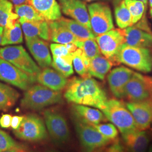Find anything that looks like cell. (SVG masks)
<instances>
[{
  "label": "cell",
  "mask_w": 152,
  "mask_h": 152,
  "mask_svg": "<svg viewBox=\"0 0 152 152\" xmlns=\"http://www.w3.org/2000/svg\"><path fill=\"white\" fill-rule=\"evenodd\" d=\"M25 38L28 49L38 65L43 69L51 66L52 59L46 41L37 37Z\"/></svg>",
  "instance_id": "16"
},
{
  "label": "cell",
  "mask_w": 152,
  "mask_h": 152,
  "mask_svg": "<svg viewBox=\"0 0 152 152\" xmlns=\"http://www.w3.org/2000/svg\"><path fill=\"white\" fill-rule=\"evenodd\" d=\"M13 5L8 0H0V26L2 27H14L19 20V16L12 11Z\"/></svg>",
  "instance_id": "26"
},
{
  "label": "cell",
  "mask_w": 152,
  "mask_h": 152,
  "mask_svg": "<svg viewBox=\"0 0 152 152\" xmlns=\"http://www.w3.org/2000/svg\"><path fill=\"white\" fill-rule=\"evenodd\" d=\"M130 12L132 26L139 22L143 16L146 6L139 0H124Z\"/></svg>",
  "instance_id": "33"
},
{
  "label": "cell",
  "mask_w": 152,
  "mask_h": 152,
  "mask_svg": "<svg viewBox=\"0 0 152 152\" xmlns=\"http://www.w3.org/2000/svg\"><path fill=\"white\" fill-rule=\"evenodd\" d=\"M50 39L56 44H67L75 43L78 39L67 28L58 21V20L48 22Z\"/></svg>",
  "instance_id": "23"
},
{
  "label": "cell",
  "mask_w": 152,
  "mask_h": 152,
  "mask_svg": "<svg viewBox=\"0 0 152 152\" xmlns=\"http://www.w3.org/2000/svg\"><path fill=\"white\" fill-rule=\"evenodd\" d=\"M123 0H114V4L115 5H117L118 4H119L121 2H122ZM139 1H142L145 5L147 6V3H148V0H139Z\"/></svg>",
  "instance_id": "44"
},
{
  "label": "cell",
  "mask_w": 152,
  "mask_h": 152,
  "mask_svg": "<svg viewBox=\"0 0 152 152\" xmlns=\"http://www.w3.org/2000/svg\"><path fill=\"white\" fill-rule=\"evenodd\" d=\"M124 98L129 102H141L152 99V78L134 72L124 87Z\"/></svg>",
  "instance_id": "8"
},
{
  "label": "cell",
  "mask_w": 152,
  "mask_h": 152,
  "mask_svg": "<svg viewBox=\"0 0 152 152\" xmlns=\"http://www.w3.org/2000/svg\"><path fill=\"white\" fill-rule=\"evenodd\" d=\"M126 105L139 130L149 128L152 124V98L141 102H128Z\"/></svg>",
  "instance_id": "13"
},
{
  "label": "cell",
  "mask_w": 152,
  "mask_h": 152,
  "mask_svg": "<svg viewBox=\"0 0 152 152\" xmlns=\"http://www.w3.org/2000/svg\"><path fill=\"white\" fill-rule=\"evenodd\" d=\"M101 54L115 65V58L122 46L125 44L124 30L113 29L95 37Z\"/></svg>",
  "instance_id": "11"
},
{
  "label": "cell",
  "mask_w": 152,
  "mask_h": 152,
  "mask_svg": "<svg viewBox=\"0 0 152 152\" xmlns=\"http://www.w3.org/2000/svg\"><path fill=\"white\" fill-rule=\"evenodd\" d=\"M127 152H146L150 142V136L144 130L134 131L122 135Z\"/></svg>",
  "instance_id": "20"
},
{
  "label": "cell",
  "mask_w": 152,
  "mask_h": 152,
  "mask_svg": "<svg viewBox=\"0 0 152 152\" xmlns=\"http://www.w3.org/2000/svg\"><path fill=\"white\" fill-rule=\"evenodd\" d=\"M15 12L19 18H23L28 21H40L45 20L38 11L31 4H24L15 6Z\"/></svg>",
  "instance_id": "32"
},
{
  "label": "cell",
  "mask_w": 152,
  "mask_h": 152,
  "mask_svg": "<svg viewBox=\"0 0 152 152\" xmlns=\"http://www.w3.org/2000/svg\"><path fill=\"white\" fill-rule=\"evenodd\" d=\"M59 1L60 8L64 14L91 30L90 16L85 2L80 0H59Z\"/></svg>",
  "instance_id": "14"
},
{
  "label": "cell",
  "mask_w": 152,
  "mask_h": 152,
  "mask_svg": "<svg viewBox=\"0 0 152 152\" xmlns=\"http://www.w3.org/2000/svg\"><path fill=\"white\" fill-rule=\"evenodd\" d=\"M11 2L15 5H21L24 4H30V0H10Z\"/></svg>",
  "instance_id": "42"
},
{
  "label": "cell",
  "mask_w": 152,
  "mask_h": 152,
  "mask_svg": "<svg viewBox=\"0 0 152 152\" xmlns=\"http://www.w3.org/2000/svg\"><path fill=\"white\" fill-rule=\"evenodd\" d=\"M114 14L116 23L120 29H124L132 26L130 12L124 0L115 6Z\"/></svg>",
  "instance_id": "29"
},
{
  "label": "cell",
  "mask_w": 152,
  "mask_h": 152,
  "mask_svg": "<svg viewBox=\"0 0 152 152\" xmlns=\"http://www.w3.org/2000/svg\"><path fill=\"white\" fill-rule=\"evenodd\" d=\"M12 116L10 114H3L0 118V126L2 128H9L11 126Z\"/></svg>",
  "instance_id": "39"
},
{
  "label": "cell",
  "mask_w": 152,
  "mask_h": 152,
  "mask_svg": "<svg viewBox=\"0 0 152 152\" xmlns=\"http://www.w3.org/2000/svg\"><path fill=\"white\" fill-rule=\"evenodd\" d=\"M113 63L102 55L89 60L88 72L90 76L104 80L106 75L110 70Z\"/></svg>",
  "instance_id": "24"
},
{
  "label": "cell",
  "mask_w": 152,
  "mask_h": 152,
  "mask_svg": "<svg viewBox=\"0 0 152 152\" xmlns=\"http://www.w3.org/2000/svg\"><path fill=\"white\" fill-rule=\"evenodd\" d=\"M148 152H152V145H151L150 146V147H149Z\"/></svg>",
  "instance_id": "46"
},
{
  "label": "cell",
  "mask_w": 152,
  "mask_h": 152,
  "mask_svg": "<svg viewBox=\"0 0 152 152\" xmlns=\"http://www.w3.org/2000/svg\"><path fill=\"white\" fill-rule=\"evenodd\" d=\"M23 41L22 29L19 20L16 22L14 27L4 28L1 42L2 46L21 44Z\"/></svg>",
  "instance_id": "28"
},
{
  "label": "cell",
  "mask_w": 152,
  "mask_h": 152,
  "mask_svg": "<svg viewBox=\"0 0 152 152\" xmlns=\"http://www.w3.org/2000/svg\"><path fill=\"white\" fill-rule=\"evenodd\" d=\"M25 38H37L48 41L50 39L49 23L45 20L31 22L19 18Z\"/></svg>",
  "instance_id": "21"
},
{
  "label": "cell",
  "mask_w": 152,
  "mask_h": 152,
  "mask_svg": "<svg viewBox=\"0 0 152 152\" xmlns=\"http://www.w3.org/2000/svg\"><path fill=\"white\" fill-rule=\"evenodd\" d=\"M85 1H86L88 2H91V1H97V0H85Z\"/></svg>",
  "instance_id": "50"
},
{
  "label": "cell",
  "mask_w": 152,
  "mask_h": 152,
  "mask_svg": "<svg viewBox=\"0 0 152 152\" xmlns=\"http://www.w3.org/2000/svg\"><path fill=\"white\" fill-rule=\"evenodd\" d=\"M44 118L49 134L58 145L68 142L70 139V130L66 120L59 111L48 109L44 112Z\"/></svg>",
  "instance_id": "5"
},
{
  "label": "cell",
  "mask_w": 152,
  "mask_h": 152,
  "mask_svg": "<svg viewBox=\"0 0 152 152\" xmlns=\"http://www.w3.org/2000/svg\"><path fill=\"white\" fill-rule=\"evenodd\" d=\"M107 148H108V147L107 146L100 147V148H98L97 149H94V151H92L91 152H107Z\"/></svg>",
  "instance_id": "43"
},
{
  "label": "cell",
  "mask_w": 152,
  "mask_h": 152,
  "mask_svg": "<svg viewBox=\"0 0 152 152\" xmlns=\"http://www.w3.org/2000/svg\"><path fill=\"white\" fill-rule=\"evenodd\" d=\"M63 102L60 91L53 90L42 85H36L26 90L20 104L22 108L25 109L39 110Z\"/></svg>",
  "instance_id": "2"
},
{
  "label": "cell",
  "mask_w": 152,
  "mask_h": 152,
  "mask_svg": "<svg viewBox=\"0 0 152 152\" xmlns=\"http://www.w3.org/2000/svg\"><path fill=\"white\" fill-rule=\"evenodd\" d=\"M58 21L64 25L78 40H85L95 38L96 36L92 31L75 20L61 17Z\"/></svg>",
  "instance_id": "25"
},
{
  "label": "cell",
  "mask_w": 152,
  "mask_h": 152,
  "mask_svg": "<svg viewBox=\"0 0 152 152\" xmlns=\"http://www.w3.org/2000/svg\"><path fill=\"white\" fill-rule=\"evenodd\" d=\"M134 72L125 66L114 68L108 75L109 86L113 95L118 99L124 98V89Z\"/></svg>",
  "instance_id": "15"
},
{
  "label": "cell",
  "mask_w": 152,
  "mask_h": 152,
  "mask_svg": "<svg viewBox=\"0 0 152 152\" xmlns=\"http://www.w3.org/2000/svg\"><path fill=\"white\" fill-rule=\"evenodd\" d=\"M78 140L84 152H91L98 148L107 146L112 141L102 135L94 126L73 120Z\"/></svg>",
  "instance_id": "9"
},
{
  "label": "cell",
  "mask_w": 152,
  "mask_h": 152,
  "mask_svg": "<svg viewBox=\"0 0 152 152\" xmlns=\"http://www.w3.org/2000/svg\"><path fill=\"white\" fill-rule=\"evenodd\" d=\"M18 144L9 134L5 131L0 130V152H5L15 147Z\"/></svg>",
  "instance_id": "37"
},
{
  "label": "cell",
  "mask_w": 152,
  "mask_h": 152,
  "mask_svg": "<svg viewBox=\"0 0 152 152\" xmlns=\"http://www.w3.org/2000/svg\"><path fill=\"white\" fill-rule=\"evenodd\" d=\"M101 110L107 120L117 127L122 135L139 130L134 118L123 102L114 99L108 100Z\"/></svg>",
  "instance_id": "3"
},
{
  "label": "cell",
  "mask_w": 152,
  "mask_h": 152,
  "mask_svg": "<svg viewBox=\"0 0 152 152\" xmlns=\"http://www.w3.org/2000/svg\"><path fill=\"white\" fill-rule=\"evenodd\" d=\"M94 127L104 136L112 141L117 140L118 136V131L116 127L112 124H104L92 125Z\"/></svg>",
  "instance_id": "36"
},
{
  "label": "cell",
  "mask_w": 152,
  "mask_h": 152,
  "mask_svg": "<svg viewBox=\"0 0 152 152\" xmlns=\"http://www.w3.org/2000/svg\"><path fill=\"white\" fill-rule=\"evenodd\" d=\"M124 64L137 71L149 73L152 70V51L124 44L115 58V65Z\"/></svg>",
  "instance_id": "4"
},
{
  "label": "cell",
  "mask_w": 152,
  "mask_h": 152,
  "mask_svg": "<svg viewBox=\"0 0 152 152\" xmlns=\"http://www.w3.org/2000/svg\"><path fill=\"white\" fill-rule=\"evenodd\" d=\"M46 152H58V151H54V150H49L48 151H46Z\"/></svg>",
  "instance_id": "48"
},
{
  "label": "cell",
  "mask_w": 152,
  "mask_h": 152,
  "mask_svg": "<svg viewBox=\"0 0 152 152\" xmlns=\"http://www.w3.org/2000/svg\"><path fill=\"white\" fill-rule=\"evenodd\" d=\"M64 96L69 103L91 106L100 110L108 101L107 93L91 77L72 78L68 81Z\"/></svg>",
  "instance_id": "1"
},
{
  "label": "cell",
  "mask_w": 152,
  "mask_h": 152,
  "mask_svg": "<svg viewBox=\"0 0 152 152\" xmlns=\"http://www.w3.org/2000/svg\"><path fill=\"white\" fill-rule=\"evenodd\" d=\"M78 49H81L88 60L101 54L95 38L78 40L75 43Z\"/></svg>",
  "instance_id": "31"
},
{
  "label": "cell",
  "mask_w": 152,
  "mask_h": 152,
  "mask_svg": "<svg viewBox=\"0 0 152 152\" xmlns=\"http://www.w3.org/2000/svg\"><path fill=\"white\" fill-rule=\"evenodd\" d=\"M71 113L73 120L89 125H98L107 120L100 110L83 105L74 104L72 106Z\"/></svg>",
  "instance_id": "18"
},
{
  "label": "cell",
  "mask_w": 152,
  "mask_h": 152,
  "mask_svg": "<svg viewBox=\"0 0 152 152\" xmlns=\"http://www.w3.org/2000/svg\"><path fill=\"white\" fill-rule=\"evenodd\" d=\"M0 80L26 91L36 82V78L0 58Z\"/></svg>",
  "instance_id": "12"
},
{
  "label": "cell",
  "mask_w": 152,
  "mask_h": 152,
  "mask_svg": "<svg viewBox=\"0 0 152 152\" xmlns=\"http://www.w3.org/2000/svg\"><path fill=\"white\" fill-rule=\"evenodd\" d=\"M50 49L53 56L59 57L70 63H73V53H71L68 48L66 44H51Z\"/></svg>",
  "instance_id": "35"
},
{
  "label": "cell",
  "mask_w": 152,
  "mask_h": 152,
  "mask_svg": "<svg viewBox=\"0 0 152 152\" xmlns=\"http://www.w3.org/2000/svg\"><path fill=\"white\" fill-rule=\"evenodd\" d=\"M19 97V93L14 88L0 82V110L11 108Z\"/></svg>",
  "instance_id": "27"
},
{
  "label": "cell",
  "mask_w": 152,
  "mask_h": 152,
  "mask_svg": "<svg viewBox=\"0 0 152 152\" xmlns=\"http://www.w3.org/2000/svg\"><path fill=\"white\" fill-rule=\"evenodd\" d=\"M73 64L76 72L81 77H91L88 72L89 60L81 49H77L73 53Z\"/></svg>",
  "instance_id": "30"
},
{
  "label": "cell",
  "mask_w": 152,
  "mask_h": 152,
  "mask_svg": "<svg viewBox=\"0 0 152 152\" xmlns=\"http://www.w3.org/2000/svg\"><path fill=\"white\" fill-rule=\"evenodd\" d=\"M36 81L49 88L60 91L65 88L68 82L66 78L58 72L50 68H44L36 76Z\"/></svg>",
  "instance_id": "19"
},
{
  "label": "cell",
  "mask_w": 152,
  "mask_h": 152,
  "mask_svg": "<svg viewBox=\"0 0 152 152\" xmlns=\"http://www.w3.org/2000/svg\"><path fill=\"white\" fill-rule=\"evenodd\" d=\"M88 9L91 30L96 37L114 29L111 10L107 4L93 3Z\"/></svg>",
  "instance_id": "10"
},
{
  "label": "cell",
  "mask_w": 152,
  "mask_h": 152,
  "mask_svg": "<svg viewBox=\"0 0 152 152\" xmlns=\"http://www.w3.org/2000/svg\"><path fill=\"white\" fill-rule=\"evenodd\" d=\"M51 66L57 72L66 78L72 76L74 73L72 63L59 58L53 56Z\"/></svg>",
  "instance_id": "34"
},
{
  "label": "cell",
  "mask_w": 152,
  "mask_h": 152,
  "mask_svg": "<svg viewBox=\"0 0 152 152\" xmlns=\"http://www.w3.org/2000/svg\"><path fill=\"white\" fill-rule=\"evenodd\" d=\"M13 132L16 137L24 141L39 142L46 140L48 137L44 121L35 114L24 116L19 127Z\"/></svg>",
  "instance_id": "6"
},
{
  "label": "cell",
  "mask_w": 152,
  "mask_h": 152,
  "mask_svg": "<svg viewBox=\"0 0 152 152\" xmlns=\"http://www.w3.org/2000/svg\"><path fill=\"white\" fill-rule=\"evenodd\" d=\"M24 118V116H14L11 120V127L13 130L17 129L20 125L22 121Z\"/></svg>",
  "instance_id": "40"
},
{
  "label": "cell",
  "mask_w": 152,
  "mask_h": 152,
  "mask_svg": "<svg viewBox=\"0 0 152 152\" xmlns=\"http://www.w3.org/2000/svg\"><path fill=\"white\" fill-rule=\"evenodd\" d=\"M0 58L29 75L36 76L41 69L22 46L0 49Z\"/></svg>",
  "instance_id": "7"
},
{
  "label": "cell",
  "mask_w": 152,
  "mask_h": 152,
  "mask_svg": "<svg viewBox=\"0 0 152 152\" xmlns=\"http://www.w3.org/2000/svg\"><path fill=\"white\" fill-rule=\"evenodd\" d=\"M30 4L47 22L55 21L61 17L60 6L56 0H30Z\"/></svg>",
  "instance_id": "22"
},
{
  "label": "cell",
  "mask_w": 152,
  "mask_h": 152,
  "mask_svg": "<svg viewBox=\"0 0 152 152\" xmlns=\"http://www.w3.org/2000/svg\"><path fill=\"white\" fill-rule=\"evenodd\" d=\"M150 14H151V15L152 17V8H151V10H150Z\"/></svg>",
  "instance_id": "49"
},
{
  "label": "cell",
  "mask_w": 152,
  "mask_h": 152,
  "mask_svg": "<svg viewBox=\"0 0 152 152\" xmlns=\"http://www.w3.org/2000/svg\"><path fill=\"white\" fill-rule=\"evenodd\" d=\"M123 30L126 45L135 48H152L151 30L142 29L136 25L126 28Z\"/></svg>",
  "instance_id": "17"
},
{
  "label": "cell",
  "mask_w": 152,
  "mask_h": 152,
  "mask_svg": "<svg viewBox=\"0 0 152 152\" xmlns=\"http://www.w3.org/2000/svg\"><path fill=\"white\" fill-rule=\"evenodd\" d=\"M107 152H126L125 147L121 143L119 140L113 141L112 144L108 147Z\"/></svg>",
  "instance_id": "38"
},
{
  "label": "cell",
  "mask_w": 152,
  "mask_h": 152,
  "mask_svg": "<svg viewBox=\"0 0 152 152\" xmlns=\"http://www.w3.org/2000/svg\"><path fill=\"white\" fill-rule=\"evenodd\" d=\"M4 28L0 26V45H1V42H2V34H3V32H4Z\"/></svg>",
  "instance_id": "45"
},
{
  "label": "cell",
  "mask_w": 152,
  "mask_h": 152,
  "mask_svg": "<svg viewBox=\"0 0 152 152\" xmlns=\"http://www.w3.org/2000/svg\"><path fill=\"white\" fill-rule=\"evenodd\" d=\"M149 5L151 8H152V0H149Z\"/></svg>",
  "instance_id": "47"
},
{
  "label": "cell",
  "mask_w": 152,
  "mask_h": 152,
  "mask_svg": "<svg viewBox=\"0 0 152 152\" xmlns=\"http://www.w3.org/2000/svg\"><path fill=\"white\" fill-rule=\"evenodd\" d=\"M3 152H28V151L26 147L18 144L15 147Z\"/></svg>",
  "instance_id": "41"
}]
</instances>
